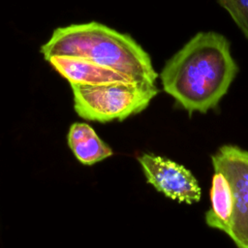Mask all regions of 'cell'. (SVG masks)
Here are the masks:
<instances>
[{"mask_svg": "<svg viewBox=\"0 0 248 248\" xmlns=\"http://www.w3.org/2000/svg\"><path fill=\"white\" fill-rule=\"evenodd\" d=\"M214 171L228 180L233 208L227 233L237 248H248V151L235 145H223L211 157Z\"/></svg>", "mask_w": 248, "mask_h": 248, "instance_id": "277c9868", "label": "cell"}, {"mask_svg": "<svg viewBox=\"0 0 248 248\" xmlns=\"http://www.w3.org/2000/svg\"><path fill=\"white\" fill-rule=\"evenodd\" d=\"M211 207L205 213V223L208 227L226 232L233 208V199L227 178L215 171L210 188Z\"/></svg>", "mask_w": 248, "mask_h": 248, "instance_id": "ba28073f", "label": "cell"}, {"mask_svg": "<svg viewBox=\"0 0 248 248\" xmlns=\"http://www.w3.org/2000/svg\"><path fill=\"white\" fill-rule=\"evenodd\" d=\"M238 72L228 39L215 31L192 37L165 64L163 89L190 114L218 106Z\"/></svg>", "mask_w": 248, "mask_h": 248, "instance_id": "6da1fadb", "label": "cell"}, {"mask_svg": "<svg viewBox=\"0 0 248 248\" xmlns=\"http://www.w3.org/2000/svg\"><path fill=\"white\" fill-rule=\"evenodd\" d=\"M40 51L46 60L52 56L87 59L137 82L155 84L158 78L148 53L130 35L95 21L55 29Z\"/></svg>", "mask_w": 248, "mask_h": 248, "instance_id": "7a4b0ae2", "label": "cell"}, {"mask_svg": "<svg viewBox=\"0 0 248 248\" xmlns=\"http://www.w3.org/2000/svg\"><path fill=\"white\" fill-rule=\"evenodd\" d=\"M248 40V0H216Z\"/></svg>", "mask_w": 248, "mask_h": 248, "instance_id": "9c48e42d", "label": "cell"}, {"mask_svg": "<svg viewBox=\"0 0 248 248\" xmlns=\"http://www.w3.org/2000/svg\"><path fill=\"white\" fill-rule=\"evenodd\" d=\"M47 61L70 84L96 85L112 82H134L114 70L79 57L52 56Z\"/></svg>", "mask_w": 248, "mask_h": 248, "instance_id": "8992f818", "label": "cell"}, {"mask_svg": "<svg viewBox=\"0 0 248 248\" xmlns=\"http://www.w3.org/2000/svg\"><path fill=\"white\" fill-rule=\"evenodd\" d=\"M68 145L76 158L87 166L103 161L113 154L111 148L86 123L77 122L71 125L68 133Z\"/></svg>", "mask_w": 248, "mask_h": 248, "instance_id": "52a82bcc", "label": "cell"}, {"mask_svg": "<svg viewBox=\"0 0 248 248\" xmlns=\"http://www.w3.org/2000/svg\"><path fill=\"white\" fill-rule=\"evenodd\" d=\"M137 159L147 182L166 197L190 204L201 200L199 182L184 166L149 153H142Z\"/></svg>", "mask_w": 248, "mask_h": 248, "instance_id": "5b68a950", "label": "cell"}, {"mask_svg": "<svg viewBox=\"0 0 248 248\" xmlns=\"http://www.w3.org/2000/svg\"><path fill=\"white\" fill-rule=\"evenodd\" d=\"M70 85L77 113L83 119L98 122L121 121L137 114L159 92L155 84L136 81Z\"/></svg>", "mask_w": 248, "mask_h": 248, "instance_id": "3957f363", "label": "cell"}]
</instances>
